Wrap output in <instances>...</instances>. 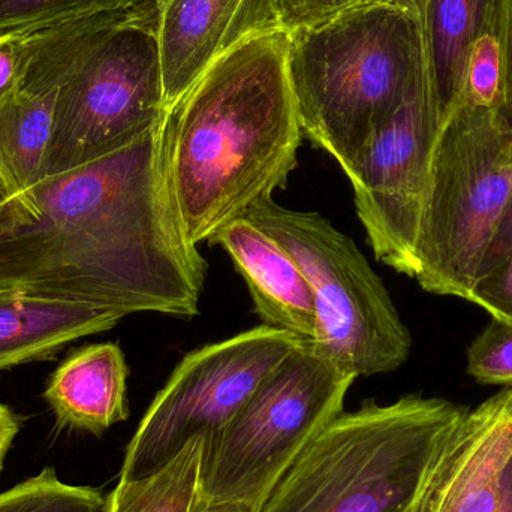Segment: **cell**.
<instances>
[{
  "instance_id": "cell-1",
  "label": "cell",
  "mask_w": 512,
  "mask_h": 512,
  "mask_svg": "<svg viewBox=\"0 0 512 512\" xmlns=\"http://www.w3.org/2000/svg\"><path fill=\"white\" fill-rule=\"evenodd\" d=\"M164 126L0 203V291L126 316L200 315L209 265L171 191Z\"/></svg>"
},
{
  "instance_id": "cell-2",
  "label": "cell",
  "mask_w": 512,
  "mask_h": 512,
  "mask_svg": "<svg viewBox=\"0 0 512 512\" xmlns=\"http://www.w3.org/2000/svg\"><path fill=\"white\" fill-rule=\"evenodd\" d=\"M288 45L282 29L245 39L168 111V179L197 246L285 189L297 167L303 132L289 83Z\"/></svg>"
},
{
  "instance_id": "cell-3",
  "label": "cell",
  "mask_w": 512,
  "mask_h": 512,
  "mask_svg": "<svg viewBox=\"0 0 512 512\" xmlns=\"http://www.w3.org/2000/svg\"><path fill=\"white\" fill-rule=\"evenodd\" d=\"M286 65L303 137L349 174L427 80L417 2L373 3L289 33Z\"/></svg>"
},
{
  "instance_id": "cell-4",
  "label": "cell",
  "mask_w": 512,
  "mask_h": 512,
  "mask_svg": "<svg viewBox=\"0 0 512 512\" xmlns=\"http://www.w3.org/2000/svg\"><path fill=\"white\" fill-rule=\"evenodd\" d=\"M468 411L420 396L343 411L304 448L259 512H414L436 457Z\"/></svg>"
},
{
  "instance_id": "cell-5",
  "label": "cell",
  "mask_w": 512,
  "mask_h": 512,
  "mask_svg": "<svg viewBox=\"0 0 512 512\" xmlns=\"http://www.w3.org/2000/svg\"><path fill=\"white\" fill-rule=\"evenodd\" d=\"M512 201V131L498 110L460 102L442 126L417 243L424 291L468 300Z\"/></svg>"
},
{
  "instance_id": "cell-6",
  "label": "cell",
  "mask_w": 512,
  "mask_h": 512,
  "mask_svg": "<svg viewBox=\"0 0 512 512\" xmlns=\"http://www.w3.org/2000/svg\"><path fill=\"white\" fill-rule=\"evenodd\" d=\"M297 262L315 304L313 348L357 376L381 375L408 360L412 337L388 289L351 237L316 212L273 198L246 215Z\"/></svg>"
},
{
  "instance_id": "cell-7",
  "label": "cell",
  "mask_w": 512,
  "mask_h": 512,
  "mask_svg": "<svg viewBox=\"0 0 512 512\" xmlns=\"http://www.w3.org/2000/svg\"><path fill=\"white\" fill-rule=\"evenodd\" d=\"M355 379L304 340L262 381L231 423L207 441V505L261 510L304 448L342 414Z\"/></svg>"
},
{
  "instance_id": "cell-8",
  "label": "cell",
  "mask_w": 512,
  "mask_h": 512,
  "mask_svg": "<svg viewBox=\"0 0 512 512\" xmlns=\"http://www.w3.org/2000/svg\"><path fill=\"white\" fill-rule=\"evenodd\" d=\"M168 111L158 24L107 27L57 89L45 177L123 149L161 125Z\"/></svg>"
},
{
  "instance_id": "cell-9",
  "label": "cell",
  "mask_w": 512,
  "mask_h": 512,
  "mask_svg": "<svg viewBox=\"0 0 512 512\" xmlns=\"http://www.w3.org/2000/svg\"><path fill=\"white\" fill-rule=\"evenodd\" d=\"M303 342L262 324L189 352L144 414L126 448L120 480L158 471L197 436L212 441Z\"/></svg>"
},
{
  "instance_id": "cell-10",
  "label": "cell",
  "mask_w": 512,
  "mask_h": 512,
  "mask_svg": "<svg viewBox=\"0 0 512 512\" xmlns=\"http://www.w3.org/2000/svg\"><path fill=\"white\" fill-rule=\"evenodd\" d=\"M442 126L427 77L372 135L354 170L346 174L373 254L412 279Z\"/></svg>"
},
{
  "instance_id": "cell-11",
  "label": "cell",
  "mask_w": 512,
  "mask_h": 512,
  "mask_svg": "<svg viewBox=\"0 0 512 512\" xmlns=\"http://www.w3.org/2000/svg\"><path fill=\"white\" fill-rule=\"evenodd\" d=\"M414 512H512V388L466 412Z\"/></svg>"
},
{
  "instance_id": "cell-12",
  "label": "cell",
  "mask_w": 512,
  "mask_h": 512,
  "mask_svg": "<svg viewBox=\"0 0 512 512\" xmlns=\"http://www.w3.org/2000/svg\"><path fill=\"white\" fill-rule=\"evenodd\" d=\"M280 29L273 0H168L158 23L168 110L228 51Z\"/></svg>"
},
{
  "instance_id": "cell-13",
  "label": "cell",
  "mask_w": 512,
  "mask_h": 512,
  "mask_svg": "<svg viewBox=\"0 0 512 512\" xmlns=\"http://www.w3.org/2000/svg\"><path fill=\"white\" fill-rule=\"evenodd\" d=\"M210 245L230 255L251 292L262 324L303 340L315 336V304L303 271L291 255L251 219L225 225Z\"/></svg>"
},
{
  "instance_id": "cell-14",
  "label": "cell",
  "mask_w": 512,
  "mask_h": 512,
  "mask_svg": "<svg viewBox=\"0 0 512 512\" xmlns=\"http://www.w3.org/2000/svg\"><path fill=\"white\" fill-rule=\"evenodd\" d=\"M423 27L427 77L442 123L465 92L469 56L478 39L504 42L507 0H415Z\"/></svg>"
},
{
  "instance_id": "cell-15",
  "label": "cell",
  "mask_w": 512,
  "mask_h": 512,
  "mask_svg": "<svg viewBox=\"0 0 512 512\" xmlns=\"http://www.w3.org/2000/svg\"><path fill=\"white\" fill-rule=\"evenodd\" d=\"M128 375L117 343L84 346L57 367L44 397L60 426L101 435L128 420Z\"/></svg>"
},
{
  "instance_id": "cell-16",
  "label": "cell",
  "mask_w": 512,
  "mask_h": 512,
  "mask_svg": "<svg viewBox=\"0 0 512 512\" xmlns=\"http://www.w3.org/2000/svg\"><path fill=\"white\" fill-rule=\"evenodd\" d=\"M125 313L0 291V372L51 361L74 340L113 330Z\"/></svg>"
},
{
  "instance_id": "cell-17",
  "label": "cell",
  "mask_w": 512,
  "mask_h": 512,
  "mask_svg": "<svg viewBox=\"0 0 512 512\" xmlns=\"http://www.w3.org/2000/svg\"><path fill=\"white\" fill-rule=\"evenodd\" d=\"M56 93L20 89L0 104V176L11 195L45 179Z\"/></svg>"
},
{
  "instance_id": "cell-18",
  "label": "cell",
  "mask_w": 512,
  "mask_h": 512,
  "mask_svg": "<svg viewBox=\"0 0 512 512\" xmlns=\"http://www.w3.org/2000/svg\"><path fill=\"white\" fill-rule=\"evenodd\" d=\"M206 457V436L191 439L158 471L119 480L105 512H203Z\"/></svg>"
},
{
  "instance_id": "cell-19",
  "label": "cell",
  "mask_w": 512,
  "mask_h": 512,
  "mask_svg": "<svg viewBox=\"0 0 512 512\" xmlns=\"http://www.w3.org/2000/svg\"><path fill=\"white\" fill-rule=\"evenodd\" d=\"M168 0H0V35L30 33L72 18L117 14L158 24Z\"/></svg>"
},
{
  "instance_id": "cell-20",
  "label": "cell",
  "mask_w": 512,
  "mask_h": 512,
  "mask_svg": "<svg viewBox=\"0 0 512 512\" xmlns=\"http://www.w3.org/2000/svg\"><path fill=\"white\" fill-rule=\"evenodd\" d=\"M107 496L90 487L69 486L53 468L0 493V512H105Z\"/></svg>"
},
{
  "instance_id": "cell-21",
  "label": "cell",
  "mask_w": 512,
  "mask_h": 512,
  "mask_svg": "<svg viewBox=\"0 0 512 512\" xmlns=\"http://www.w3.org/2000/svg\"><path fill=\"white\" fill-rule=\"evenodd\" d=\"M463 101L493 110L501 108L504 102V42L499 36H483L472 48Z\"/></svg>"
},
{
  "instance_id": "cell-22",
  "label": "cell",
  "mask_w": 512,
  "mask_h": 512,
  "mask_svg": "<svg viewBox=\"0 0 512 512\" xmlns=\"http://www.w3.org/2000/svg\"><path fill=\"white\" fill-rule=\"evenodd\" d=\"M469 376L490 385H512V322L492 318L468 349Z\"/></svg>"
},
{
  "instance_id": "cell-23",
  "label": "cell",
  "mask_w": 512,
  "mask_h": 512,
  "mask_svg": "<svg viewBox=\"0 0 512 512\" xmlns=\"http://www.w3.org/2000/svg\"><path fill=\"white\" fill-rule=\"evenodd\" d=\"M276 20L286 33L298 32L333 20L345 12L391 0H273Z\"/></svg>"
},
{
  "instance_id": "cell-24",
  "label": "cell",
  "mask_w": 512,
  "mask_h": 512,
  "mask_svg": "<svg viewBox=\"0 0 512 512\" xmlns=\"http://www.w3.org/2000/svg\"><path fill=\"white\" fill-rule=\"evenodd\" d=\"M469 301L483 307L492 318L512 322V256L475 282Z\"/></svg>"
},
{
  "instance_id": "cell-25",
  "label": "cell",
  "mask_w": 512,
  "mask_h": 512,
  "mask_svg": "<svg viewBox=\"0 0 512 512\" xmlns=\"http://www.w3.org/2000/svg\"><path fill=\"white\" fill-rule=\"evenodd\" d=\"M32 54L30 33L0 35V104L21 89Z\"/></svg>"
},
{
  "instance_id": "cell-26",
  "label": "cell",
  "mask_w": 512,
  "mask_h": 512,
  "mask_svg": "<svg viewBox=\"0 0 512 512\" xmlns=\"http://www.w3.org/2000/svg\"><path fill=\"white\" fill-rule=\"evenodd\" d=\"M512 256V201L499 218L498 225L493 231L492 239L487 245L480 267H478L477 280L504 264ZM475 280V282H477Z\"/></svg>"
},
{
  "instance_id": "cell-27",
  "label": "cell",
  "mask_w": 512,
  "mask_h": 512,
  "mask_svg": "<svg viewBox=\"0 0 512 512\" xmlns=\"http://www.w3.org/2000/svg\"><path fill=\"white\" fill-rule=\"evenodd\" d=\"M512 101V0H507L504 30V102ZM501 105V107H502Z\"/></svg>"
},
{
  "instance_id": "cell-28",
  "label": "cell",
  "mask_w": 512,
  "mask_h": 512,
  "mask_svg": "<svg viewBox=\"0 0 512 512\" xmlns=\"http://www.w3.org/2000/svg\"><path fill=\"white\" fill-rule=\"evenodd\" d=\"M20 430V420L17 415L0 403V471H2L3 460L11 447L12 441Z\"/></svg>"
},
{
  "instance_id": "cell-29",
  "label": "cell",
  "mask_w": 512,
  "mask_h": 512,
  "mask_svg": "<svg viewBox=\"0 0 512 512\" xmlns=\"http://www.w3.org/2000/svg\"><path fill=\"white\" fill-rule=\"evenodd\" d=\"M203 512H259L254 507L242 504L207 505Z\"/></svg>"
},
{
  "instance_id": "cell-30",
  "label": "cell",
  "mask_w": 512,
  "mask_h": 512,
  "mask_svg": "<svg viewBox=\"0 0 512 512\" xmlns=\"http://www.w3.org/2000/svg\"><path fill=\"white\" fill-rule=\"evenodd\" d=\"M499 120L505 128L511 129L512 131V101L508 104L502 105L498 110Z\"/></svg>"
},
{
  "instance_id": "cell-31",
  "label": "cell",
  "mask_w": 512,
  "mask_h": 512,
  "mask_svg": "<svg viewBox=\"0 0 512 512\" xmlns=\"http://www.w3.org/2000/svg\"><path fill=\"white\" fill-rule=\"evenodd\" d=\"M9 195L11 194H9L8 186H6L5 180L0 176V203H2L3 200H6Z\"/></svg>"
}]
</instances>
